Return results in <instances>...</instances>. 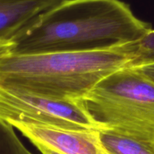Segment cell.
Masks as SVG:
<instances>
[{"instance_id":"obj_5","label":"cell","mask_w":154,"mask_h":154,"mask_svg":"<svg viewBox=\"0 0 154 154\" xmlns=\"http://www.w3.org/2000/svg\"><path fill=\"white\" fill-rule=\"evenodd\" d=\"M34 146L41 145L61 154H110L96 130H71L60 128L12 123Z\"/></svg>"},{"instance_id":"obj_11","label":"cell","mask_w":154,"mask_h":154,"mask_svg":"<svg viewBox=\"0 0 154 154\" xmlns=\"http://www.w3.org/2000/svg\"><path fill=\"white\" fill-rule=\"evenodd\" d=\"M133 69H136L141 72L143 75L147 78H149L150 81H152L154 83V65H149V66H143V67L140 68H133Z\"/></svg>"},{"instance_id":"obj_10","label":"cell","mask_w":154,"mask_h":154,"mask_svg":"<svg viewBox=\"0 0 154 154\" xmlns=\"http://www.w3.org/2000/svg\"><path fill=\"white\" fill-rule=\"evenodd\" d=\"M14 48L12 41L0 39V59L11 54Z\"/></svg>"},{"instance_id":"obj_9","label":"cell","mask_w":154,"mask_h":154,"mask_svg":"<svg viewBox=\"0 0 154 154\" xmlns=\"http://www.w3.org/2000/svg\"><path fill=\"white\" fill-rule=\"evenodd\" d=\"M0 154H33L27 150L11 125L0 120Z\"/></svg>"},{"instance_id":"obj_4","label":"cell","mask_w":154,"mask_h":154,"mask_svg":"<svg viewBox=\"0 0 154 154\" xmlns=\"http://www.w3.org/2000/svg\"><path fill=\"white\" fill-rule=\"evenodd\" d=\"M0 120L71 130L106 131L81 101H63L35 96L0 84Z\"/></svg>"},{"instance_id":"obj_8","label":"cell","mask_w":154,"mask_h":154,"mask_svg":"<svg viewBox=\"0 0 154 154\" xmlns=\"http://www.w3.org/2000/svg\"><path fill=\"white\" fill-rule=\"evenodd\" d=\"M132 59L127 68H140L154 65V29L131 44Z\"/></svg>"},{"instance_id":"obj_3","label":"cell","mask_w":154,"mask_h":154,"mask_svg":"<svg viewBox=\"0 0 154 154\" xmlns=\"http://www.w3.org/2000/svg\"><path fill=\"white\" fill-rule=\"evenodd\" d=\"M79 100L107 130L154 141V83L137 69L113 72Z\"/></svg>"},{"instance_id":"obj_2","label":"cell","mask_w":154,"mask_h":154,"mask_svg":"<svg viewBox=\"0 0 154 154\" xmlns=\"http://www.w3.org/2000/svg\"><path fill=\"white\" fill-rule=\"evenodd\" d=\"M132 43L95 51L11 54L0 59V84L48 99L78 101L104 78L128 67Z\"/></svg>"},{"instance_id":"obj_1","label":"cell","mask_w":154,"mask_h":154,"mask_svg":"<svg viewBox=\"0 0 154 154\" xmlns=\"http://www.w3.org/2000/svg\"><path fill=\"white\" fill-rule=\"evenodd\" d=\"M151 29L121 0H61L16 35L11 54L107 49L135 42Z\"/></svg>"},{"instance_id":"obj_7","label":"cell","mask_w":154,"mask_h":154,"mask_svg":"<svg viewBox=\"0 0 154 154\" xmlns=\"http://www.w3.org/2000/svg\"><path fill=\"white\" fill-rule=\"evenodd\" d=\"M101 141L110 154H154V141L137 139L110 130L100 132Z\"/></svg>"},{"instance_id":"obj_12","label":"cell","mask_w":154,"mask_h":154,"mask_svg":"<svg viewBox=\"0 0 154 154\" xmlns=\"http://www.w3.org/2000/svg\"><path fill=\"white\" fill-rule=\"evenodd\" d=\"M35 147L38 149V150H39L42 154H61L60 153H57V152L56 151H54V150H50V149L43 147V146L36 145Z\"/></svg>"},{"instance_id":"obj_6","label":"cell","mask_w":154,"mask_h":154,"mask_svg":"<svg viewBox=\"0 0 154 154\" xmlns=\"http://www.w3.org/2000/svg\"><path fill=\"white\" fill-rule=\"evenodd\" d=\"M61 0H0V39L11 41L39 15Z\"/></svg>"}]
</instances>
